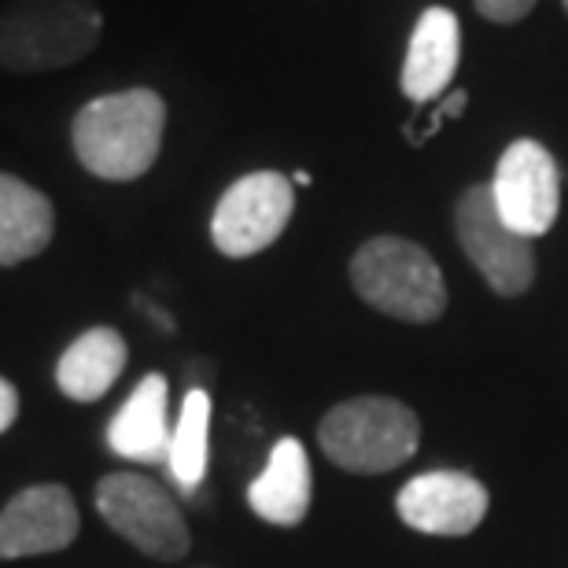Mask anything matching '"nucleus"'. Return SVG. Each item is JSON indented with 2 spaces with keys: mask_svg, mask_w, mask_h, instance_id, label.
I'll return each mask as SVG.
<instances>
[{
  "mask_svg": "<svg viewBox=\"0 0 568 568\" xmlns=\"http://www.w3.org/2000/svg\"><path fill=\"white\" fill-rule=\"evenodd\" d=\"M166 130V100L155 89L97 97L74 115V155L100 181H138L155 166Z\"/></svg>",
  "mask_w": 568,
  "mask_h": 568,
  "instance_id": "f257e3e1",
  "label": "nucleus"
},
{
  "mask_svg": "<svg viewBox=\"0 0 568 568\" xmlns=\"http://www.w3.org/2000/svg\"><path fill=\"white\" fill-rule=\"evenodd\" d=\"M100 33L97 0H11L0 11V67L16 74L74 67L97 49Z\"/></svg>",
  "mask_w": 568,
  "mask_h": 568,
  "instance_id": "f03ea898",
  "label": "nucleus"
},
{
  "mask_svg": "<svg viewBox=\"0 0 568 568\" xmlns=\"http://www.w3.org/2000/svg\"><path fill=\"white\" fill-rule=\"evenodd\" d=\"M317 443H322L325 458L339 469L377 476L414 458L417 443H422V422L399 399L358 395L322 417Z\"/></svg>",
  "mask_w": 568,
  "mask_h": 568,
  "instance_id": "7ed1b4c3",
  "label": "nucleus"
},
{
  "mask_svg": "<svg viewBox=\"0 0 568 568\" xmlns=\"http://www.w3.org/2000/svg\"><path fill=\"white\" fill-rule=\"evenodd\" d=\"M351 284L373 311L399 322H436L447 311V284L422 244L403 236H373L351 258Z\"/></svg>",
  "mask_w": 568,
  "mask_h": 568,
  "instance_id": "20e7f679",
  "label": "nucleus"
},
{
  "mask_svg": "<svg viewBox=\"0 0 568 568\" xmlns=\"http://www.w3.org/2000/svg\"><path fill=\"white\" fill-rule=\"evenodd\" d=\"M97 509L111 531L155 561H181L189 554V525L174 495L138 473H111L97 484Z\"/></svg>",
  "mask_w": 568,
  "mask_h": 568,
  "instance_id": "39448f33",
  "label": "nucleus"
},
{
  "mask_svg": "<svg viewBox=\"0 0 568 568\" xmlns=\"http://www.w3.org/2000/svg\"><path fill=\"white\" fill-rule=\"evenodd\" d=\"M295 211L292 181L277 170H255L236 178L222 192L219 207L211 214V241L222 255L247 258L266 252L284 233Z\"/></svg>",
  "mask_w": 568,
  "mask_h": 568,
  "instance_id": "423d86ee",
  "label": "nucleus"
},
{
  "mask_svg": "<svg viewBox=\"0 0 568 568\" xmlns=\"http://www.w3.org/2000/svg\"><path fill=\"white\" fill-rule=\"evenodd\" d=\"M454 225H458L465 258L480 270L498 295L528 292V284L536 281V252L528 236L514 233L498 219L491 185H473L462 192L454 207Z\"/></svg>",
  "mask_w": 568,
  "mask_h": 568,
  "instance_id": "0eeeda50",
  "label": "nucleus"
},
{
  "mask_svg": "<svg viewBox=\"0 0 568 568\" xmlns=\"http://www.w3.org/2000/svg\"><path fill=\"white\" fill-rule=\"evenodd\" d=\"M495 211L509 230L536 241L558 222L561 174L554 155L539 141H514L503 152L491 178Z\"/></svg>",
  "mask_w": 568,
  "mask_h": 568,
  "instance_id": "6e6552de",
  "label": "nucleus"
},
{
  "mask_svg": "<svg viewBox=\"0 0 568 568\" xmlns=\"http://www.w3.org/2000/svg\"><path fill=\"white\" fill-rule=\"evenodd\" d=\"M487 503H491L487 487L476 476L458 469H436L406 480L399 498H395V509L422 536L458 539L480 528V520L487 517Z\"/></svg>",
  "mask_w": 568,
  "mask_h": 568,
  "instance_id": "1a4fd4ad",
  "label": "nucleus"
},
{
  "mask_svg": "<svg viewBox=\"0 0 568 568\" xmlns=\"http://www.w3.org/2000/svg\"><path fill=\"white\" fill-rule=\"evenodd\" d=\"M78 506L67 487L38 484L0 509V561L67 550L78 539Z\"/></svg>",
  "mask_w": 568,
  "mask_h": 568,
  "instance_id": "9d476101",
  "label": "nucleus"
},
{
  "mask_svg": "<svg viewBox=\"0 0 568 568\" xmlns=\"http://www.w3.org/2000/svg\"><path fill=\"white\" fill-rule=\"evenodd\" d=\"M462 55V27L450 8H425L406 44L403 60V97L414 104H428L447 93Z\"/></svg>",
  "mask_w": 568,
  "mask_h": 568,
  "instance_id": "9b49d317",
  "label": "nucleus"
},
{
  "mask_svg": "<svg viewBox=\"0 0 568 568\" xmlns=\"http://www.w3.org/2000/svg\"><path fill=\"white\" fill-rule=\"evenodd\" d=\"M311 458H306L303 443L284 436L277 439V447L270 450L266 469L255 476L252 487H247V503L263 520L281 528H295L306 520V509H311Z\"/></svg>",
  "mask_w": 568,
  "mask_h": 568,
  "instance_id": "f8f14e48",
  "label": "nucleus"
},
{
  "mask_svg": "<svg viewBox=\"0 0 568 568\" xmlns=\"http://www.w3.org/2000/svg\"><path fill=\"white\" fill-rule=\"evenodd\" d=\"M170 417H166V377L148 373V377L130 392L122 410L111 417L108 447L130 462H166L170 450Z\"/></svg>",
  "mask_w": 568,
  "mask_h": 568,
  "instance_id": "ddd939ff",
  "label": "nucleus"
},
{
  "mask_svg": "<svg viewBox=\"0 0 568 568\" xmlns=\"http://www.w3.org/2000/svg\"><path fill=\"white\" fill-rule=\"evenodd\" d=\"M52 200L16 174H0V270L38 258L52 244Z\"/></svg>",
  "mask_w": 568,
  "mask_h": 568,
  "instance_id": "4468645a",
  "label": "nucleus"
},
{
  "mask_svg": "<svg viewBox=\"0 0 568 568\" xmlns=\"http://www.w3.org/2000/svg\"><path fill=\"white\" fill-rule=\"evenodd\" d=\"M126 369V339L115 328H89L55 362V384L67 399L97 403Z\"/></svg>",
  "mask_w": 568,
  "mask_h": 568,
  "instance_id": "2eb2a0df",
  "label": "nucleus"
},
{
  "mask_svg": "<svg viewBox=\"0 0 568 568\" xmlns=\"http://www.w3.org/2000/svg\"><path fill=\"white\" fill-rule=\"evenodd\" d=\"M207 447H211V395L203 388H192L181 403L178 428L170 432L166 465L174 480L185 491H196V484L207 473Z\"/></svg>",
  "mask_w": 568,
  "mask_h": 568,
  "instance_id": "dca6fc26",
  "label": "nucleus"
},
{
  "mask_svg": "<svg viewBox=\"0 0 568 568\" xmlns=\"http://www.w3.org/2000/svg\"><path fill=\"white\" fill-rule=\"evenodd\" d=\"M476 8L491 22H517L536 8V0H476Z\"/></svg>",
  "mask_w": 568,
  "mask_h": 568,
  "instance_id": "f3484780",
  "label": "nucleus"
},
{
  "mask_svg": "<svg viewBox=\"0 0 568 568\" xmlns=\"http://www.w3.org/2000/svg\"><path fill=\"white\" fill-rule=\"evenodd\" d=\"M19 417V392L16 384L0 377V432H8Z\"/></svg>",
  "mask_w": 568,
  "mask_h": 568,
  "instance_id": "a211bd4d",
  "label": "nucleus"
},
{
  "mask_svg": "<svg viewBox=\"0 0 568 568\" xmlns=\"http://www.w3.org/2000/svg\"><path fill=\"white\" fill-rule=\"evenodd\" d=\"M462 108H465V93H462V89H454V93H450V97H447V100H443V104H439V111H436V115H432V126H428V133L436 130L443 119H454V115H462ZM428 133H425V138H428Z\"/></svg>",
  "mask_w": 568,
  "mask_h": 568,
  "instance_id": "6ab92c4d",
  "label": "nucleus"
},
{
  "mask_svg": "<svg viewBox=\"0 0 568 568\" xmlns=\"http://www.w3.org/2000/svg\"><path fill=\"white\" fill-rule=\"evenodd\" d=\"M565 11H568V0H565Z\"/></svg>",
  "mask_w": 568,
  "mask_h": 568,
  "instance_id": "aec40b11",
  "label": "nucleus"
}]
</instances>
